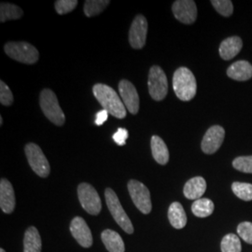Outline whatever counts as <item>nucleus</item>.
Segmentation results:
<instances>
[{"instance_id": "16", "label": "nucleus", "mask_w": 252, "mask_h": 252, "mask_svg": "<svg viewBox=\"0 0 252 252\" xmlns=\"http://www.w3.org/2000/svg\"><path fill=\"white\" fill-rule=\"evenodd\" d=\"M242 47L243 41L239 36L228 37L220 46V55L223 60H231L240 53Z\"/></svg>"}, {"instance_id": "20", "label": "nucleus", "mask_w": 252, "mask_h": 252, "mask_svg": "<svg viewBox=\"0 0 252 252\" xmlns=\"http://www.w3.org/2000/svg\"><path fill=\"white\" fill-rule=\"evenodd\" d=\"M151 148L153 158L156 162L162 165L166 164L169 161L168 148L162 138L158 135H153L151 140Z\"/></svg>"}, {"instance_id": "4", "label": "nucleus", "mask_w": 252, "mask_h": 252, "mask_svg": "<svg viewBox=\"0 0 252 252\" xmlns=\"http://www.w3.org/2000/svg\"><path fill=\"white\" fill-rule=\"evenodd\" d=\"M4 51L11 59L20 63L32 64L37 62L39 54L36 48L27 42H8L4 46Z\"/></svg>"}, {"instance_id": "29", "label": "nucleus", "mask_w": 252, "mask_h": 252, "mask_svg": "<svg viewBox=\"0 0 252 252\" xmlns=\"http://www.w3.org/2000/svg\"><path fill=\"white\" fill-rule=\"evenodd\" d=\"M233 166L238 171L252 174V156H240L235 158Z\"/></svg>"}, {"instance_id": "8", "label": "nucleus", "mask_w": 252, "mask_h": 252, "mask_svg": "<svg viewBox=\"0 0 252 252\" xmlns=\"http://www.w3.org/2000/svg\"><path fill=\"white\" fill-rule=\"evenodd\" d=\"M28 163L32 170L41 178H47L50 175L51 166L49 161L41 149L34 143H28L25 147Z\"/></svg>"}, {"instance_id": "15", "label": "nucleus", "mask_w": 252, "mask_h": 252, "mask_svg": "<svg viewBox=\"0 0 252 252\" xmlns=\"http://www.w3.org/2000/svg\"><path fill=\"white\" fill-rule=\"evenodd\" d=\"M16 205L14 189L9 180L1 179L0 181V207L1 210L6 213L10 214L13 212Z\"/></svg>"}, {"instance_id": "32", "label": "nucleus", "mask_w": 252, "mask_h": 252, "mask_svg": "<svg viewBox=\"0 0 252 252\" xmlns=\"http://www.w3.org/2000/svg\"><path fill=\"white\" fill-rule=\"evenodd\" d=\"M237 234L245 242L252 245V222H241L237 227Z\"/></svg>"}, {"instance_id": "14", "label": "nucleus", "mask_w": 252, "mask_h": 252, "mask_svg": "<svg viewBox=\"0 0 252 252\" xmlns=\"http://www.w3.org/2000/svg\"><path fill=\"white\" fill-rule=\"evenodd\" d=\"M70 232L76 241L83 248H90L93 245V236L90 228L81 217H75L70 224Z\"/></svg>"}, {"instance_id": "21", "label": "nucleus", "mask_w": 252, "mask_h": 252, "mask_svg": "<svg viewBox=\"0 0 252 252\" xmlns=\"http://www.w3.org/2000/svg\"><path fill=\"white\" fill-rule=\"evenodd\" d=\"M168 219L175 229H182L187 224V216L182 205L179 202L172 203L168 209Z\"/></svg>"}, {"instance_id": "27", "label": "nucleus", "mask_w": 252, "mask_h": 252, "mask_svg": "<svg viewBox=\"0 0 252 252\" xmlns=\"http://www.w3.org/2000/svg\"><path fill=\"white\" fill-rule=\"evenodd\" d=\"M232 189L234 194L244 201H252V184L245 182H234Z\"/></svg>"}, {"instance_id": "25", "label": "nucleus", "mask_w": 252, "mask_h": 252, "mask_svg": "<svg viewBox=\"0 0 252 252\" xmlns=\"http://www.w3.org/2000/svg\"><path fill=\"white\" fill-rule=\"evenodd\" d=\"M108 0H87L84 3V13L87 17L96 16L109 5Z\"/></svg>"}, {"instance_id": "1", "label": "nucleus", "mask_w": 252, "mask_h": 252, "mask_svg": "<svg viewBox=\"0 0 252 252\" xmlns=\"http://www.w3.org/2000/svg\"><path fill=\"white\" fill-rule=\"evenodd\" d=\"M94 97L108 113L118 119L126 117V108L113 88L106 84L97 83L93 87Z\"/></svg>"}, {"instance_id": "30", "label": "nucleus", "mask_w": 252, "mask_h": 252, "mask_svg": "<svg viewBox=\"0 0 252 252\" xmlns=\"http://www.w3.org/2000/svg\"><path fill=\"white\" fill-rule=\"evenodd\" d=\"M78 5L77 0H57L55 2V9L58 14L63 15L72 11Z\"/></svg>"}, {"instance_id": "7", "label": "nucleus", "mask_w": 252, "mask_h": 252, "mask_svg": "<svg viewBox=\"0 0 252 252\" xmlns=\"http://www.w3.org/2000/svg\"><path fill=\"white\" fill-rule=\"evenodd\" d=\"M78 196L82 208L91 215H98L102 209L99 194L89 183H81L78 187Z\"/></svg>"}, {"instance_id": "3", "label": "nucleus", "mask_w": 252, "mask_h": 252, "mask_svg": "<svg viewBox=\"0 0 252 252\" xmlns=\"http://www.w3.org/2000/svg\"><path fill=\"white\" fill-rule=\"evenodd\" d=\"M39 105L44 115L55 126H62L65 116L59 105L56 94L51 89H44L39 95Z\"/></svg>"}, {"instance_id": "23", "label": "nucleus", "mask_w": 252, "mask_h": 252, "mask_svg": "<svg viewBox=\"0 0 252 252\" xmlns=\"http://www.w3.org/2000/svg\"><path fill=\"white\" fill-rule=\"evenodd\" d=\"M214 203L208 198H200L195 200L191 205V211L194 216L198 218H207L214 211Z\"/></svg>"}, {"instance_id": "35", "label": "nucleus", "mask_w": 252, "mask_h": 252, "mask_svg": "<svg viewBox=\"0 0 252 252\" xmlns=\"http://www.w3.org/2000/svg\"><path fill=\"white\" fill-rule=\"evenodd\" d=\"M3 125V118L0 117V126Z\"/></svg>"}, {"instance_id": "10", "label": "nucleus", "mask_w": 252, "mask_h": 252, "mask_svg": "<svg viewBox=\"0 0 252 252\" xmlns=\"http://www.w3.org/2000/svg\"><path fill=\"white\" fill-rule=\"evenodd\" d=\"M148 33V21L143 15L138 14L134 19L129 30V43L132 48L140 50L144 47Z\"/></svg>"}, {"instance_id": "19", "label": "nucleus", "mask_w": 252, "mask_h": 252, "mask_svg": "<svg viewBox=\"0 0 252 252\" xmlns=\"http://www.w3.org/2000/svg\"><path fill=\"white\" fill-rule=\"evenodd\" d=\"M101 239L108 252H125L124 240L117 232L107 229L102 232Z\"/></svg>"}, {"instance_id": "6", "label": "nucleus", "mask_w": 252, "mask_h": 252, "mask_svg": "<svg viewBox=\"0 0 252 252\" xmlns=\"http://www.w3.org/2000/svg\"><path fill=\"white\" fill-rule=\"evenodd\" d=\"M148 88L152 98L155 101H162L168 92V82L164 71L158 65H153L149 72Z\"/></svg>"}, {"instance_id": "36", "label": "nucleus", "mask_w": 252, "mask_h": 252, "mask_svg": "<svg viewBox=\"0 0 252 252\" xmlns=\"http://www.w3.org/2000/svg\"><path fill=\"white\" fill-rule=\"evenodd\" d=\"M0 252H5V251H4V250H3V249H1V250H0Z\"/></svg>"}, {"instance_id": "28", "label": "nucleus", "mask_w": 252, "mask_h": 252, "mask_svg": "<svg viewBox=\"0 0 252 252\" xmlns=\"http://www.w3.org/2000/svg\"><path fill=\"white\" fill-rule=\"evenodd\" d=\"M211 4L222 16L229 17L234 12V6L230 0H212Z\"/></svg>"}, {"instance_id": "33", "label": "nucleus", "mask_w": 252, "mask_h": 252, "mask_svg": "<svg viewBox=\"0 0 252 252\" xmlns=\"http://www.w3.org/2000/svg\"><path fill=\"white\" fill-rule=\"evenodd\" d=\"M127 138H128V131L125 128H119L117 132L114 133V135H113V140L119 146L126 145Z\"/></svg>"}, {"instance_id": "26", "label": "nucleus", "mask_w": 252, "mask_h": 252, "mask_svg": "<svg viewBox=\"0 0 252 252\" xmlns=\"http://www.w3.org/2000/svg\"><path fill=\"white\" fill-rule=\"evenodd\" d=\"M221 252H241L242 247L238 236L234 234H226L220 244Z\"/></svg>"}, {"instance_id": "13", "label": "nucleus", "mask_w": 252, "mask_h": 252, "mask_svg": "<svg viewBox=\"0 0 252 252\" xmlns=\"http://www.w3.org/2000/svg\"><path fill=\"white\" fill-rule=\"evenodd\" d=\"M225 137L223 127L220 126H211L204 135L201 148L206 154H213L220 148Z\"/></svg>"}, {"instance_id": "31", "label": "nucleus", "mask_w": 252, "mask_h": 252, "mask_svg": "<svg viewBox=\"0 0 252 252\" xmlns=\"http://www.w3.org/2000/svg\"><path fill=\"white\" fill-rule=\"evenodd\" d=\"M0 102L3 106H11L13 103V95L9 86L3 81H0Z\"/></svg>"}, {"instance_id": "24", "label": "nucleus", "mask_w": 252, "mask_h": 252, "mask_svg": "<svg viewBox=\"0 0 252 252\" xmlns=\"http://www.w3.org/2000/svg\"><path fill=\"white\" fill-rule=\"evenodd\" d=\"M24 14L23 9L18 6L9 4V3H1L0 5V22L5 23L7 21L17 20L21 18Z\"/></svg>"}, {"instance_id": "34", "label": "nucleus", "mask_w": 252, "mask_h": 252, "mask_svg": "<svg viewBox=\"0 0 252 252\" xmlns=\"http://www.w3.org/2000/svg\"><path fill=\"white\" fill-rule=\"evenodd\" d=\"M108 114L109 113L105 109H102V110L98 111L95 115V121H94L95 125L98 126H102L108 120Z\"/></svg>"}, {"instance_id": "17", "label": "nucleus", "mask_w": 252, "mask_h": 252, "mask_svg": "<svg viewBox=\"0 0 252 252\" xmlns=\"http://www.w3.org/2000/svg\"><path fill=\"white\" fill-rule=\"evenodd\" d=\"M207 189V182L202 177H195L188 180L184 186L183 193L189 200L201 198Z\"/></svg>"}, {"instance_id": "11", "label": "nucleus", "mask_w": 252, "mask_h": 252, "mask_svg": "<svg viewBox=\"0 0 252 252\" xmlns=\"http://www.w3.org/2000/svg\"><path fill=\"white\" fill-rule=\"evenodd\" d=\"M172 10L176 19L185 25L193 24L197 18V7L192 0L175 1Z\"/></svg>"}, {"instance_id": "2", "label": "nucleus", "mask_w": 252, "mask_h": 252, "mask_svg": "<svg viewBox=\"0 0 252 252\" xmlns=\"http://www.w3.org/2000/svg\"><path fill=\"white\" fill-rule=\"evenodd\" d=\"M173 89L181 101L192 99L197 91V83L193 73L184 66L178 68L173 76Z\"/></svg>"}, {"instance_id": "12", "label": "nucleus", "mask_w": 252, "mask_h": 252, "mask_svg": "<svg viewBox=\"0 0 252 252\" xmlns=\"http://www.w3.org/2000/svg\"><path fill=\"white\" fill-rule=\"evenodd\" d=\"M119 93L126 109L133 115L139 110V96L134 84L127 80L119 82Z\"/></svg>"}, {"instance_id": "9", "label": "nucleus", "mask_w": 252, "mask_h": 252, "mask_svg": "<svg viewBox=\"0 0 252 252\" xmlns=\"http://www.w3.org/2000/svg\"><path fill=\"white\" fill-rule=\"evenodd\" d=\"M127 187L129 194L137 209L143 214H150L153 206L149 189L142 182L135 180H130Z\"/></svg>"}, {"instance_id": "18", "label": "nucleus", "mask_w": 252, "mask_h": 252, "mask_svg": "<svg viewBox=\"0 0 252 252\" xmlns=\"http://www.w3.org/2000/svg\"><path fill=\"white\" fill-rule=\"evenodd\" d=\"M227 75L234 81H249L252 78V64L248 61H237L231 64Z\"/></svg>"}, {"instance_id": "5", "label": "nucleus", "mask_w": 252, "mask_h": 252, "mask_svg": "<svg viewBox=\"0 0 252 252\" xmlns=\"http://www.w3.org/2000/svg\"><path fill=\"white\" fill-rule=\"evenodd\" d=\"M105 198H106L108 210L110 211L111 215L117 222L118 225L120 226L127 234H133L134 226L132 224L131 220L129 219V217L127 216L126 211L122 207L121 202L118 198L115 191L110 188H107L105 190Z\"/></svg>"}, {"instance_id": "22", "label": "nucleus", "mask_w": 252, "mask_h": 252, "mask_svg": "<svg viewBox=\"0 0 252 252\" xmlns=\"http://www.w3.org/2000/svg\"><path fill=\"white\" fill-rule=\"evenodd\" d=\"M41 237L36 227L31 226L26 231L24 238V252H41Z\"/></svg>"}]
</instances>
